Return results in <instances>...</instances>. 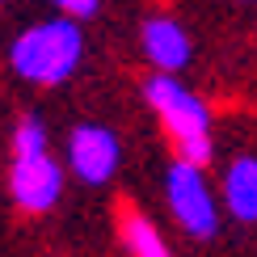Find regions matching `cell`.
Wrapping results in <instances>:
<instances>
[{"instance_id":"cell-10","label":"cell","mask_w":257,"mask_h":257,"mask_svg":"<svg viewBox=\"0 0 257 257\" xmlns=\"http://www.w3.org/2000/svg\"><path fill=\"white\" fill-rule=\"evenodd\" d=\"M97 5H101V0H55V9H59L63 17H72V21L93 17V13H97Z\"/></svg>"},{"instance_id":"cell-4","label":"cell","mask_w":257,"mask_h":257,"mask_svg":"<svg viewBox=\"0 0 257 257\" xmlns=\"http://www.w3.org/2000/svg\"><path fill=\"white\" fill-rule=\"evenodd\" d=\"M9 190H13L17 207L38 215V211H51L63 194V169L59 160H51V152L42 156H17L13 173H9Z\"/></svg>"},{"instance_id":"cell-8","label":"cell","mask_w":257,"mask_h":257,"mask_svg":"<svg viewBox=\"0 0 257 257\" xmlns=\"http://www.w3.org/2000/svg\"><path fill=\"white\" fill-rule=\"evenodd\" d=\"M122 236H126V249H131L135 257H173L169 244L160 240V232L139 215V211H126L122 215Z\"/></svg>"},{"instance_id":"cell-5","label":"cell","mask_w":257,"mask_h":257,"mask_svg":"<svg viewBox=\"0 0 257 257\" xmlns=\"http://www.w3.org/2000/svg\"><path fill=\"white\" fill-rule=\"evenodd\" d=\"M68 160H72V173L80 181L101 186L118 169V139H114V131H105L97 122H80L68 139Z\"/></svg>"},{"instance_id":"cell-7","label":"cell","mask_w":257,"mask_h":257,"mask_svg":"<svg viewBox=\"0 0 257 257\" xmlns=\"http://www.w3.org/2000/svg\"><path fill=\"white\" fill-rule=\"evenodd\" d=\"M223 198L240 223H257V156H236L223 173Z\"/></svg>"},{"instance_id":"cell-2","label":"cell","mask_w":257,"mask_h":257,"mask_svg":"<svg viewBox=\"0 0 257 257\" xmlns=\"http://www.w3.org/2000/svg\"><path fill=\"white\" fill-rule=\"evenodd\" d=\"M144 93H148V101H152V110L160 114L165 131L173 135L181 160L202 169L211 160V110L181 80L169 76V72H156Z\"/></svg>"},{"instance_id":"cell-3","label":"cell","mask_w":257,"mask_h":257,"mask_svg":"<svg viewBox=\"0 0 257 257\" xmlns=\"http://www.w3.org/2000/svg\"><path fill=\"white\" fill-rule=\"evenodd\" d=\"M165 194H169V207H173L177 223L190 232V236H215L219 228V207H215V194H211L207 177H202L198 165H186V160H173L165 173Z\"/></svg>"},{"instance_id":"cell-6","label":"cell","mask_w":257,"mask_h":257,"mask_svg":"<svg viewBox=\"0 0 257 257\" xmlns=\"http://www.w3.org/2000/svg\"><path fill=\"white\" fill-rule=\"evenodd\" d=\"M144 55L156 63V72H177L190 63V34L173 17H152L144 26Z\"/></svg>"},{"instance_id":"cell-9","label":"cell","mask_w":257,"mask_h":257,"mask_svg":"<svg viewBox=\"0 0 257 257\" xmlns=\"http://www.w3.org/2000/svg\"><path fill=\"white\" fill-rule=\"evenodd\" d=\"M13 152L17 156H42L47 152V126H42V118H21L17 131H13Z\"/></svg>"},{"instance_id":"cell-1","label":"cell","mask_w":257,"mask_h":257,"mask_svg":"<svg viewBox=\"0 0 257 257\" xmlns=\"http://www.w3.org/2000/svg\"><path fill=\"white\" fill-rule=\"evenodd\" d=\"M80 51H84L80 26L72 17H51L17 34L9 59H13V72L30 84H63L76 72Z\"/></svg>"}]
</instances>
